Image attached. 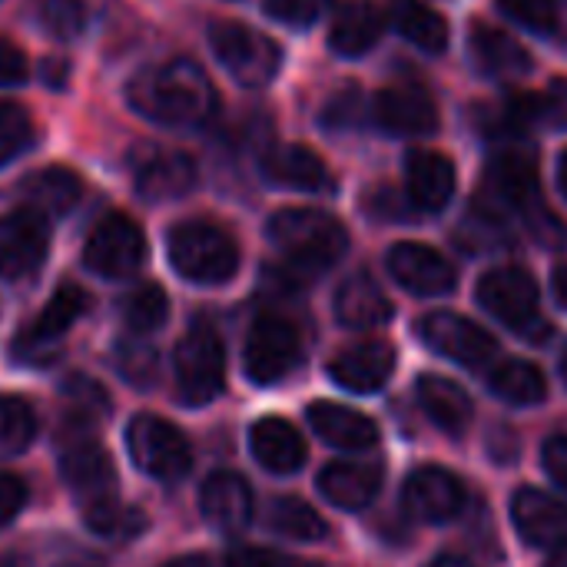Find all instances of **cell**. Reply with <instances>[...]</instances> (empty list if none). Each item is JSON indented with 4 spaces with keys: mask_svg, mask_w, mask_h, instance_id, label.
<instances>
[{
    "mask_svg": "<svg viewBox=\"0 0 567 567\" xmlns=\"http://www.w3.org/2000/svg\"><path fill=\"white\" fill-rule=\"evenodd\" d=\"M246 375L256 385H272L299 365V332L279 316H259L246 339Z\"/></svg>",
    "mask_w": 567,
    "mask_h": 567,
    "instance_id": "10",
    "label": "cell"
},
{
    "mask_svg": "<svg viewBox=\"0 0 567 567\" xmlns=\"http://www.w3.org/2000/svg\"><path fill=\"white\" fill-rule=\"evenodd\" d=\"M359 100H362L359 90H346V93L332 96L329 106H326V113H322V123L336 126V123L342 120V113H346V123H355V120H359V106H362Z\"/></svg>",
    "mask_w": 567,
    "mask_h": 567,
    "instance_id": "44",
    "label": "cell"
},
{
    "mask_svg": "<svg viewBox=\"0 0 567 567\" xmlns=\"http://www.w3.org/2000/svg\"><path fill=\"white\" fill-rule=\"evenodd\" d=\"M262 176L272 186L299 189V193H322L329 186V169L316 150L302 143H279L262 156Z\"/></svg>",
    "mask_w": 567,
    "mask_h": 567,
    "instance_id": "21",
    "label": "cell"
},
{
    "mask_svg": "<svg viewBox=\"0 0 567 567\" xmlns=\"http://www.w3.org/2000/svg\"><path fill=\"white\" fill-rule=\"evenodd\" d=\"M492 392L508 405H538L548 395V382L532 362H502L492 372Z\"/></svg>",
    "mask_w": 567,
    "mask_h": 567,
    "instance_id": "33",
    "label": "cell"
},
{
    "mask_svg": "<svg viewBox=\"0 0 567 567\" xmlns=\"http://www.w3.org/2000/svg\"><path fill=\"white\" fill-rule=\"evenodd\" d=\"M83 183L73 169L66 166H43L37 173H30L20 186V196L27 203V209L47 216H63L80 203Z\"/></svg>",
    "mask_w": 567,
    "mask_h": 567,
    "instance_id": "28",
    "label": "cell"
},
{
    "mask_svg": "<svg viewBox=\"0 0 567 567\" xmlns=\"http://www.w3.org/2000/svg\"><path fill=\"white\" fill-rule=\"evenodd\" d=\"M23 505H27V485L17 475L0 472V528L10 525Z\"/></svg>",
    "mask_w": 567,
    "mask_h": 567,
    "instance_id": "42",
    "label": "cell"
},
{
    "mask_svg": "<svg viewBox=\"0 0 567 567\" xmlns=\"http://www.w3.org/2000/svg\"><path fill=\"white\" fill-rule=\"evenodd\" d=\"M498 10L532 33H551L558 27V0H498Z\"/></svg>",
    "mask_w": 567,
    "mask_h": 567,
    "instance_id": "39",
    "label": "cell"
},
{
    "mask_svg": "<svg viewBox=\"0 0 567 567\" xmlns=\"http://www.w3.org/2000/svg\"><path fill=\"white\" fill-rule=\"evenodd\" d=\"M266 522H269V528L276 535H286V538H296V542H319L329 532L326 522L316 515V508H309L299 498H276L269 505Z\"/></svg>",
    "mask_w": 567,
    "mask_h": 567,
    "instance_id": "34",
    "label": "cell"
},
{
    "mask_svg": "<svg viewBox=\"0 0 567 567\" xmlns=\"http://www.w3.org/2000/svg\"><path fill=\"white\" fill-rule=\"evenodd\" d=\"M143 365H146V369H153V365H156L150 349H133V359H120V369H123V375H130V379H143V375H150V372H143Z\"/></svg>",
    "mask_w": 567,
    "mask_h": 567,
    "instance_id": "47",
    "label": "cell"
},
{
    "mask_svg": "<svg viewBox=\"0 0 567 567\" xmlns=\"http://www.w3.org/2000/svg\"><path fill=\"white\" fill-rule=\"evenodd\" d=\"M126 449H130V458L136 462V468L159 482H179L193 465L186 435L156 415H136L130 422Z\"/></svg>",
    "mask_w": 567,
    "mask_h": 567,
    "instance_id": "6",
    "label": "cell"
},
{
    "mask_svg": "<svg viewBox=\"0 0 567 567\" xmlns=\"http://www.w3.org/2000/svg\"><path fill=\"white\" fill-rule=\"evenodd\" d=\"M196 186V163L179 150H153L136 163V193L143 199L163 203L179 199Z\"/></svg>",
    "mask_w": 567,
    "mask_h": 567,
    "instance_id": "22",
    "label": "cell"
},
{
    "mask_svg": "<svg viewBox=\"0 0 567 567\" xmlns=\"http://www.w3.org/2000/svg\"><path fill=\"white\" fill-rule=\"evenodd\" d=\"M548 567H567V548L565 551H558V558H551V565Z\"/></svg>",
    "mask_w": 567,
    "mask_h": 567,
    "instance_id": "52",
    "label": "cell"
},
{
    "mask_svg": "<svg viewBox=\"0 0 567 567\" xmlns=\"http://www.w3.org/2000/svg\"><path fill=\"white\" fill-rule=\"evenodd\" d=\"M336 316L349 329H372V326H382L392 316V302L385 299L382 286L372 276L359 272V276H349L339 286Z\"/></svg>",
    "mask_w": 567,
    "mask_h": 567,
    "instance_id": "30",
    "label": "cell"
},
{
    "mask_svg": "<svg viewBox=\"0 0 567 567\" xmlns=\"http://www.w3.org/2000/svg\"><path fill=\"white\" fill-rule=\"evenodd\" d=\"M382 488V468L365 462H336L319 475V492L346 512H359L372 505Z\"/></svg>",
    "mask_w": 567,
    "mask_h": 567,
    "instance_id": "27",
    "label": "cell"
},
{
    "mask_svg": "<svg viewBox=\"0 0 567 567\" xmlns=\"http://www.w3.org/2000/svg\"><path fill=\"white\" fill-rule=\"evenodd\" d=\"M66 399H70V412L76 415V419H83V415H90V419H100L103 412H106V395H103V389L96 385V382H90V379H70L66 382Z\"/></svg>",
    "mask_w": 567,
    "mask_h": 567,
    "instance_id": "41",
    "label": "cell"
},
{
    "mask_svg": "<svg viewBox=\"0 0 567 567\" xmlns=\"http://www.w3.org/2000/svg\"><path fill=\"white\" fill-rule=\"evenodd\" d=\"M429 567H472L465 558H455V555H442V558H435Z\"/></svg>",
    "mask_w": 567,
    "mask_h": 567,
    "instance_id": "49",
    "label": "cell"
},
{
    "mask_svg": "<svg viewBox=\"0 0 567 567\" xmlns=\"http://www.w3.org/2000/svg\"><path fill=\"white\" fill-rule=\"evenodd\" d=\"M209 43L216 60L226 66V73L243 83V86H266L282 66V50L272 37L262 30L239 23V20H223L213 23Z\"/></svg>",
    "mask_w": 567,
    "mask_h": 567,
    "instance_id": "5",
    "label": "cell"
},
{
    "mask_svg": "<svg viewBox=\"0 0 567 567\" xmlns=\"http://www.w3.org/2000/svg\"><path fill=\"white\" fill-rule=\"evenodd\" d=\"M169 262L189 282L219 286L236 276L239 246L223 226L206 219H189L169 233Z\"/></svg>",
    "mask_w": 567,
    "mask_h": 567,
    "instance_id": "4",
    "label": "cell"
},
{
    "mask_svg": "<svg viewBox=\"0 0 567 567\" xmlns=\"http://www.w3.org/2000/svg\"><path fill=\"white\" fill-rule=\"evenodd\" d=\"M40 23L47 33H53L60 40H73L86 27V7H83V0H43Z\"/></svg>",
    "mask_w": 567,
    "mask_h": 567,
    "instance_id": "38",
    "label": "cell"
},
{
    "mask_svg": "<svg viewBox=\"0 0 567 567\" xmlns=\"http://www.w3.org/2000/svg\"><path fill=\"white\" fill-rule=\"evenodd\" d=\"M133 110L163 126H199L216 113V86L206 70L186 56L136 73L126 86Z\"/></svg>",
    "mask_w": 567,
    "mask_h": 567,
    "instance_id": "1",
    "label": "cell"
},
{
    "mask_svg": "<svg viewBox=\"0 0 567 567\" xmlns=\"http://www.w3.org/2000/svg\"><path fill=\"white\" fill-rule=\"evenodd\" d=\"M392 279L415 296H445L455 289V266L425 243H399L389 249Z\"/></svg>",
    "mask_w": 567,
    "mask_h": 567,
    "instance_id": "16",
    "label": "cell"
},
{
    "mask_svg": "<svg viewBox=\"0 0 567 567\" xmlns=\"http://www.w3.org/2000/svg\"><path fill=\"white\" fill-rule=\"evenodd\" d=\"M120 316H123V326H126L130 332L150 336V332H156V329L166 322V316H169V299H166V292H163L159 286L146 282V286L133 289V292L123 299Z\"/></svg>",
    "mask_w": 567,
    "mask_h": 567,
    "instance_id": "35",
    "label": "cell"
},
{
    "mask_svg": "<svg viewBox=\"0 0 567 567\" xmlns=\"http://www.w3.org/2000/svg\"><path fill=\"white\" fill-rule=\"evenodd\" d=\"M309 425L326 445L342 449V452H362V449H372L379 442V429L369 415L346 409V405H336V402L309 405Z\"/></svg>",
    "mask_w": 567,
    "mask_h": 567,
    "instance_id": "24",
    "label": "cell"
},
{
    "mask_svg": "<svg viewBox=\"0 0 567 567\" xmlns=\"http://www.w3.org/2000/svg\"><path fill=\"white\" fill-rule=\"evenodd\" d=\"M558 183H561V193L567 196V150L561 153V159H558Z\"/></svg>",
    "mask_w": 567,
    "mask_h": 567,
    "instance_id": "50",
    "label": "cell"
},
{
    "mask_svg": "<svg viewBox=\"0 0 567 567\" xmlns=\"http://www.w3.org/2000/svg\"><path fill=\"white\" fill-rule=\"evenodd\" d=\"M30 143H33L30 113L13 100H0V166H7L13 156H20Z\"/></svg>",
    "mask_w": 567,
    "mask_h": 567,
    "instance_id": "37",
    "label": "cell"
},
{
    "mask_svg": "<svg viewBox=\"0 0 567 567\" xmlns=\"http://www.w3.org/2000/svg\"><path fill=\"white\" fill-rule=\"evenodd\" d=\"M545 468L567 492V435H551L545 442Z\"/></svg>",
    "mask_w": 567,
    "mask_h": 567,
    "instance_id": "45",
    "label": "cell"
},
{
    "mask_svg": "<svg viewBox=\"0 0 567 567\" xmlns=\"http://www.w3.org/2000/svg\"><path fill=\"white\" fill-rule=\"evenodd\" d=\"M561 379H565V385H567V349H565V355H561Z\"/></svg>",
    "mask_w": 567,
    "mask_h": 567,
    "instance_id": "53",
    "label": "cell"
},
{
    "mask_svg": "<svg viewBox=\"0 0 567 567\" xmlns=\"http://www.w3.org/2000/svg\"><path fill=\"white\" fill-rule=\"evenodd\" d=\"M166 567H209L203 558H179V561H173V565Z\"/></svg>",
    "mask_w": 567,
    "mask_h": 567,
    "instance_id": "51",
    "label": "cell"
},
{
    "mask_svg": "<svg viewBox=\"0 0 567 567\" xmlns=\"http://www.w3.org/2000/svg\"><path fill=\"white\" fill-rule=\"evenodd\" d=\"M551 286H555V296H558V302L567 309V262H561L558 269H555V279H551Z\"/></svg>",
    "mask_w": 567,
    "mask_h": 567,
    "instance_id": "48",
    "label": "cell"
},
{
    "mask_svg": "<svg viewBox=\"0 0 567 567\" xmlns=\"http://www.w3.org/2000/svg\"><path fill=\"white\" fill-rule=\"evenodd\" d=\"M269 239L299 276H319L349 249L346 226L322 209H279L269 219Z\"/></svg>",
    "mask_w": 567,
    "mask_h": 567,
    "instance_id": "3",
    "label": "cell"
},
{
    "mask_svg": "<svg viewBox=\"0 0 567 567\" xmlns=\"http://www.w3.org/2000/svg\"><path fill=\"white\" fill-rule=\"evenodd\" d=\"M146 259V239H143V229L123 216V213H110L103 216L86 246H83V262L90 272L96 276H106V279H123V276H133Z\"/></svg>",
    "mask_w": 567,
    "mask_h": 567,
    "instance_id": "8",
    "label": "cell"
},
{
    "mask_svg": "<svg viewBox=\"0 0 567 567\" xmlns=\"http://www.w3.org/2000/svg\"><path fill=\"white\" fill-rule=\"evenodd\" d=\"M485 193L502 209H522L535 216L545 203L538 199V169L525 153H502L485 169Z\"/></svg>",
    "mask_w": 567,
    "mask_h": 567,
    "instance_id": "18",
    "label": "cell"
},
{
    "mask_svg": "<svg viewBox=\"0 0 567 567\" xmlns=\"http://www.w3.org/2000/svg\"><path fill=\"white\" fill-rule=\"evenodd\" d=\"M249 445H252V455L256 462L266 468V472H276V475H289L296 468H302L306 462V442L302 435L296 432V425H289L286 419H259L249 432Z\"/></svg>",
    "mask_w": 567,
    "mask_h": 567,
    "instance_id": "26",
    "label": "cell"
},
{
    "mask_svg": "<svg viewBox=\"0 0 567 567\" xmlns=\"http://www.w3.org/2000/svg\"><path fill=\"white\" fill-rule=\"evenodd\" d=\"M405 512L425 525H445L465 508V485L445 468H419L402 488Z\"/></svg>",
    "mask_w": 567,
    "mask_h": 567,
    "instance_id": "15",
    "label": "cell"
},
{
    "mask_svg": "<svg viewBox=\"0 0 567 567\" xmlns=\"http://www.w3.org/2000/svg\"><path fill=\"white\" fill-rule=\"evenodd\" d=\"M176 385L183 402L206 405L226 385V349L209 326L189 329L176 346Z\"/></svg>",
    "mask_w": 567,
    "mask_h": 567,
    "instance_id": "7",
    "label": "cell"
},
{
    "mask_svg": "<svg viewBox=\"0 0 567 567\" xmlns=\"http://www.w3.org/2000/svg\"><path fill=\"white\" fill-rule=\"evenodd\" d=\"M419 336L429 349H435L439 355L468 365V369H482L498 355V342L492 332H485L482 326H475L465 316L455 312H432L419 322Z\"/></svg>",
    "mask_w": 567,
    "mask_h": 567,
    "instance_id": "11",
    "label": "cell"
},
{
    "mask_svg": "<svg viewBox=\"0 0 567 567\" xmlns=\"http://www.w3.org/2000/svg\"><path fill=\"white\" fill-rule=\"evenodd\" d=\"M226 567H286V561L266 548H233L226 555Z\"/></svg>",
    "mask_w": 567,
    "mask_h": 567,
    "instance_id": "46",
    "label": "cell"
},
{
    "mask_svg": "<svg viewBox=\"0 0 567 567\" xmlns=\"http://www.w3.org/2000/svg\"><path fill=\"white\" fill-rule=\"evenodd\" d=\"M419 402H422L425 415L445 432H462L475 412L468 392L458 382L442 379V375H422L419 379Z\"/></svg>",
    "mask_w": 567,
    "mask_h": 567,
    "instance_id": "31",
    "label": "cell"
},
{
    "mask_svg": "<svg viewBox=\"0 0 567 567\" xmlns=\"http://www.w3.org/2000/svg\"><path fill=\"white\" fill-rule=\"evenodd\" d=\"M395 372V349L389 342H359L352 349H342L329 362V375L346 392H379Z\"/></svg>",
    "mask_w": 567,
    "mask_h": 567,
    "instance_id": "19",
    "label": "cell"
},
{
    "mask_svg": "<svg viewBox=\"0 0 567 567\" xmlns=\"http://www.w3.org/2000/svg\"><path fill=\"white\" fill-rule=\"evenodd\" d=\"M37 435L33 409L17 395H0V458L20 455Z\"/></svg>",
    "mask_w": 567,
    "mask_h": 567,
    "instance_id": "36",
    "label": "cell"
},
{
    "mask_svg": "<svg viewBox=\"0 0 567 567\" xmlns=\"http://www.w3.org/2000/svg\"><path fill=\"white\" fill-rule=\"evenodd\" d=\"M472 56L488 76H498V80H518L532 73L528 50L512 33L488 27V23H478L472 30Z\"/></svg>",
    "mask_w": 567,
    "mask_h": 567,
    "instance_id": "29",
    "label": "cell"
},
{
    "mask_svg": "<svg viewBox=\"0 0 567 567\" xmlns=\"http://www.w3.org/2000/svg\"><path fill=\"white\" fill-rule=\"evenodd\" d=\"M392 23L409 43H415L425 53H442L449 47L445 17L419 0H392Z\"/></svg>",
    "mask_w": 567,
    "mask_h": 567,
    "instance_id": "32",
    "label": "cell"
},
{
    "mask_svg": "<svg viewBox=\"0 0 567 567\" xmlns=\"http://www.w3.org/2000/svg\"><path fill=\"white\" fill-rule=\"evenodd\" d=\"M385 30V13L375 0H349L336 10L329 47L339 56H362L369 53Z\"/></svg>",
    "mask_w": 567,
    "mask_h": 567,
    "instance_id": "25",
    "label": "cell"
},
{
    "mask_svg": "<svg viewBox=\"0 0 567 567\" xmlns=\"http://www.w3.org/2000/svg\"><path fill=\"white\" fill-rule=\"evenodd\" d=\"M199 508H203V515H206V522L213 528L236 535L252 522V492L239 475L219 472L203 485Z\"/></svg>",
    "mask_w": 567,
    "mask_h": 567,
    "instance_id": "23",
    "label": "cell"
},
{
    "mask_svg": "<svg viewBox=\"0 0 567 567\" xmlns=\"http://www.w3.org/2000/svg\"><path fill=\"white\" fill-rule=\"evenodd\" d=\"M289 567H316V565H289Z\"/></svg>",
    "mask_w": 567,
    "mask_h": 567,
    "instance_id": "54",
    "label": "cell"
},
{
    "mask_svg": "<svg viewBox=\"0 0 567 567\" xmlns=\"http://www.w3.org/2000/svg\"><path fill=\"white\" fill-rule=\"evenodd\" d=\"M405 189L409 199L425 209V213H439L449 206V199L455 196V163L445 153L435 150H415L405 159Z\"/></svg>",
    "mask_w": 567,
    "mask_h": 567,
    "instance_id": "20",
    "label": "cell"
},
{
    "mask_svg": "<svg viewBox=\"0 0 567 567\" xmlns=\"http://www.w3.org/2000/svg\"><path fill=\"white\" fill-rule=\"evenodd\" d=\"M86 292L80 289V286H70V282H63L53 296H50V302L43 306V312L17 336V342H13V352L20 355V359H27V362H47V359H53V352H56V346H60V339L70 332V326L86 312Z\"/></svg>",
    "mask_w": 567,
    "mask_h": 567,
    "instance_id": "12",
    "label": "cell"
},
{
    "mask_svg": "<svg viewBox=\"0 0 567 567\" xmlns=\"http://www.w3.org/2000/svg\"><path fill=\"white\" fill-rule=\"evenodd\" d=\"M332 0H262L266 13L279 23H289V27H309L316 23L326 10H329Z\"/></svg>",
    "mask_w": 567,
    "mask_h": 567,
    "instance_id": "40",
    "label": "cell"
},
{
    "mask_svg": "<svg viewBox=\"0 0 567 567\" xmlns=\"http://www.w3.org/2000/svg\"><path fill=\"white\" fill-rule=\"evenodd\" d=\"M23 80H27V56H23V50L13 40L0 37V86H17Z\"/></svg>",
    "mask_w": 567,
    "mask_h": 567,
    "instance_id": "43",
    "label": "cell"
},
{
    "mask_svg": "<svg viewBox=\"0 0 567 567\" xmlns=\"http://www.w3.org/2000/svg\"><path fill=\"white\" fill-rule=\"evenodd\" d=\"M478 302L515 332H528L538 326V286L518 266L488 269L478 279Z\"/></svg>",
    "mask_w": 567,
    "mask_h": 567,
    "instance_id": "9",
    "label": "cell"
},
{
    "mask_svg": "<svg viewBox=\"0 0 567 567\" xmlns=\"http://www.w3.org/2000/svg\"><path fill=\"white\" fill-rule=\"evenodd\" d=\"M512 518L532 548H545V551L567 548V505H561L558 498L538 488H522L512 502Z\"/></svg>",
    "mask_w": 567,
    "mask_h": 567,
    "instance_id": "17",
    "label": "cell"
},
{
    "mask_svg": "<svg viewBox=\"0 0 567 567\" xmlns=\"http://www.w3.org/2000/svg\"><path fill=\"white\" fill-rule=\"evenodd\" d=\"M375 123L395 136H425L439 130V103L422 83H392L372 100Z\"/></svg>",
    "mask_w": 567,
    "mask_h": 567,
    "instance_id": "13",
    "label": "cell"
},
{
    "mask_svg": "<svg viewBox=\"0 0 567 567\" xmlns=\"http://www.w3.org/2000/svg\"><path fill=\"white\" fill-rule=\"evenodd\" d=\"M50 249L47 219L33 209H17L0 216V276L23 279L33 276Z\"/></svg>",
    "mask_w": 567,
    "mask_h": 567,
    "instance_id": "14",
    "label": "cell"
},
{
    "mask_svg": "<svg viewBox=\"0 0 567 567\" xmlns=\"http://www.w3.org/2000/svg\"><path fill=\"white\" fill-rule=\"evenodd\" d=\"M60 475H63L73 502L80 505L90 532L113 535V538L133 535V525L130 522H140V512H123L120 508L116 468H113L110 455L100 445H93V442H73L63 452V458H60Z\"/></svg>",
    "mask_w": 567,
    "mask_h": 567,
    "instance_id": "2",
    "label": "cell"
}]
</instances>
